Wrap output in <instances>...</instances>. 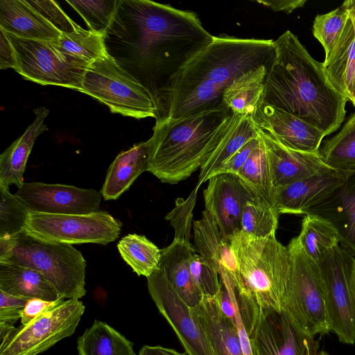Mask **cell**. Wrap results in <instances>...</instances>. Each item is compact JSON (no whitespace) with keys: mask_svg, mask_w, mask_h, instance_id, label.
I'll list each match as a JSON object with an SVG mask.
<instances>
[{"mask_svg":"<svg viewBox=\"0 0 355 355\" xmlns=\"http://www.w3.org/2000/svg\"><path fill=\"white\" fill-rule=\"evenodd\" d=\"M214 38L195 12L149 0H119L104 33L107 54L152 98L155 124L168 119L173 89L184 67Z\"/></svg>","mask_w":355,"mask_h":355,"instance_id":"6da1fadb","label":"cell"},{"mask_svg":"<svg viewBox=\"0 0 355 355\" xmlns=\"http://www.w3.org/2000/svg\"><path fill=\"white\" fill-rule=\"evenodd\" d=\"M275 56L265 80L261 103L291 114L321 130L336 132L345 116L347 98L330 81L291 31L274 40Z\"/></svg>","mask_w":355,"mask_h":355,"instance_id":"7a4b0ae2","label":"cell"},{"mask_svg":"<svg viewBox=\"0 0 355 355\" xmlns=\"http://www.w3.org/2000/svg\"><path fill=\"white\" fill-rule=\"evenodd\" d=\"M275 56L272 40L214 36L180 74L173 89L168 119L221 106L223 92L235 79L261 66L270 67Z\"/></svg>","mask_w":355,"mask_h":355,"instance_id":"3957f363","label":"cell"},{"mask_svg":"<svg viewBox=\"0 0 355 355\" xmlns=\"http://www.w3.org/2000/svg\"><path fill=\"white\" fill-rule=\"evenodd\" d=\"M232 111L224 104L155 124L148 171L162 182L177 184L200 169L227 129Z\"/></svg>","mask_w":355,"mask_h":355,"instance_id":"277c9868","label":"cell"},{"mask_svg":"<svg viewBox=\"0 0 355 355\" xmlns=\"http://www.w3.org/2000/svg\"><path fill=\"white\" fill-rule=\"evenodd\" d=\"M230 242L241 279V286H235L236 298L248 322L261 312L282 311L293 273L287 246L275 234L255 238L241 232Z\"/></svg>","mask_w":355,"mask_h":355,"instance_id":"5b68a950","label":"cell"},{"mask_svg":"<svg viewBox=\"0 0 355 355\" xmlns=\"http://www.w3.org/2000/svg\"><path fill=\"white\" fill-rule=\"evenodd\" d=\"M10 237L11 248L0 261L39 271L65 299L85 295L86 261L72 245L40 239L25 229Z\"/></svg>","mask_w":355,"mask_h":355,"instance_id":"8992f818","label":"cell"},{"mask_svg":"<svg viewBox=\"0 0 355 355\" xmlns=\"http://www.w3.org/2000/svg\"><path fill=\"white\" fill-rule=\"evenodd\" d=\"M78 92L103 103L112 113L137 119L156 118L146 89L107 54L89 64Z\"/></svg>","mask_w":355,"mask_h":355,"instance_id":"52a82bcc","label":"cell"},{"mask_svg":"<svg viewBox=\"0 0 355 355\" xmlns=\"http://www.w3.org/2000/svg\"><path fill=\"white\" fill-rule=\"evenodd\" d=\"M287 248L293 273L282 310L311 336L327 334L330 329L318 263L306 253L297 237L292 239Z\"/></svg>","mask_w":355,"mask_h":355,"instance_id":"ba28073f","label":"cell"},{"mask_svg":"<svg viewBox=\"0 0 355 355\" xmlns=\"http://www.w3.org/2000/svg\"><path fill=\"white\" fill-rule=\"evenodd\" d=\"M3 32L15 51V70L24 79L79 91L89 62L60 51L51 42L21 38Z\"/></svg>","mask_w":355,"mask_h":355,"instance_id":"9c48e42d","label":"cell"},{"mask_svg":"<svg viewBox=\"0 0 355 355\" xmlns=\"http://www.w3.org/2000/svg\"><path fill=\"white\" fill-rule=\"evenodd\" d=\"M322 278L330 331L346 344L355 342L354 257L339 245L318 262Z\"/></svg>","mask_w":355,"mask_h":355,"instance_id":"30bf717a","label":"cell"},{"mask_svg":"<svg viewBox=\"0 0 355 355\" xmlns=\"http://www.w3.org/2000/svg\"><path fill=\"white\" fill-rule=\"evenodd\" d=\"M60 297L26 324L14 327L1 340L0 355H37L75 331L85 311L79 300Z\"/></svg>","mask_w":355,"mask_h":355,"instance_id":"8fae6325","label":"cell"},{"mask_svg":"<svg viewBox=\"0 0 355 355\" xmlns=\"http://www.w3.org/2000/svg\"><path fill=\"white\" fill-rule=\"evenodd\" d=\"M122 223L105 211L87 214L30 212L25 230L42 240L70 245H107L118 239Z\"/></svg>","mask_w":355,"mask_h":355,"instance_id":"7c38bea8","label":"cell"},{"mask_svg":"<svg viewBox=\"0 0 355 355\" xmlns=\"http://www.w3.org/2000/svg\"><path fill=\"white\" fill-rule=\"evenodd\" d=\"M248 334L253 355H318L314 337L282 310L259 313Z\"/></svg>","mask_w":355,"mask_h":355,"instance_id":"4fadbf2b","label":"cell"},{"mask_svg":"<svg viewBox=\"0 0 355 355\" xmlns=\"http://www.w3.org/2000/svg\"><path fill=\"white\" fill-rule=\"evenodd\" d=\"M149 294L176 334L187 355H214L207 336L164 274L157 269L147 277Z\"/></svg>","mask_w":355,"mask_h":355,"instance_id":"5bb4252c","label":"cell"},{"mask_svg":"<svg viewBox=\"0 0 355 355\" xmlns=\"http://www.w3.org/2000/svg\"><path fill=\"white\" fill-rule=\"evenodd\" d=\"M31 212L87 214L100 211L101 193L73 185L24 182L15 194Z\"/></svg>","mask_w":355,"mask_h":355,"instance_id":"9a60e30c","label":"cell"},{"mask_svg":"<svg viewBox=\"0 0 355 355\" xmlns=\"http://www.w3.org/2000/svg\"><path fill=\"white\" fill-rule=\"evenodd\" d=\"M254 194L236 174L220 173L209 178L208 186L203 191L205 210L230 241L241 231L243 207Z\"/></svg>","mask_w":355,"mask_h":355,"instance_id":"2e32d148","label":"cell"},{"mask_svg":"<svg viewBox=\"0 0 355 355\" xmlns=\"http://www.w3.org/2000/svg\"><path fill=\"white\" fill-rule=\"evenodd\" d=\"M304 215L329 222L337 231L341 246L355 256V171L345 172L342 182L311 206Z\"/></svg>","mask_w":355,"mask_h":355,"instance_id":"e0dca14e","label":"cell"},{"mask_svg":"<svg viewBox=\"0 0 355 355\" xmlns=\"http://www.w3.org/2000/svg\"><path fill=\"white\" fill-rule=\"evenodd\" d=\"M252 119L259 129L295 150L317 153L325 137L321 130L300 118L263 103Z\"/></svg>","mask_w":355,"mask_h":355,"instance_id":"ac0fdd59","label":"cell"},{"mask_svg":"<svg viewBox=\"0 0 355 355\" xmlns=\"http://www.w3.org/2000/svg\"><path fill=\"white\" fill-rule=\"evenodd\" d=\"M259 130L268 155L275 189L309 176L335 171L322 160L318 153L289 148L269 132Z\"/></svg>","mask_w":355,"mask_h":355,"instance_id":"d6986e66","label":"cell"},{"mask_svg":"<svg viewBox=\"0 0 355 355\" xmlns=\"http://www.w3.org/2000/svg\"><path fill=\"white\" fill-rule=\"evenodd\" d=\"M344 178V173L332 171L309 176L275 189L273 205L279 214H304Z\"/></svg>","mask_w":355,"mask_h":355,"instance_id":"ffe728a7","label":"cell"},{"mask_svg":"<svg viewBox=\"0 0 355 355\" xmlns=\"http://www.w3.org/2000/svg\"><path fill=\"white\" fill-rule=\"evenodd\" d=\"M190 308L214 355H244L238 330L222 311L216 296L203 295L196 306Z\"/></svg>","mask_w":355,"mask_h":355,"instance_id":"44dd1931","label":"cell"},{"mask_svg":"<svg viewBox=\"0 0 355 355\" xmlns=\"http://www.w3.org/2000/svg\"><path fill=\"white\" fill-rule=\"evenodd\" d=\"M195 251L209 261L218 272H227L239 287L241 279L231 242L220 232L212 216L204 210L202 218L193 223Z\"/></svg>","mask_w":355,"mask_h":355,"instance_id":"7402d4cb","label":"cell"},{"mask_svg":"<svg viewBox=\"0 0 355 355\" xmlns=\"http://www.w3.org/2000/svg\"><path fill=\"white\" fill-rule=\"evenodd\" d=\"M196 252L191 242L173 239L168 247L161 250L159 266L180 297L191 308L196 306L203 297L189 268L190 260Z\"/></svg>","mask_w":355,"mask_h":355,"instance_id":"603a6c76","label":"cell"},{"mask_svg":"<svg viewBox=\"0 0 355 355\" xmlns=\"http://www.w3.org/2000/svg\"><path fill=\"white\" fill-rule=\"evenodd\" d=\"M0 28L21 38L51 42L62 34L26 0L0 1Z\"/></svg>","mask_w":355,"mask_h":355,"instance_id":"cb8c5ba5","label":"cell"},{"mask_svg":"<svg viewBox=\"0 0 355 355\" xmlns=\"http://www.w3.org/2000/svg\"><path fill=\"white\" fill-rule=\"evenodd\" d=\"M150 152V138L116 157L108 168L101 190L105 200L118 199L141 173L148 171Z\"/></svg>","mask_w":355,"mask_h":355,"instance_id":"d4e9b609","label":"cell"},{"mask_svg":"<svg viewBox=\"0 0 355 355\" xmlns=\"http://www.w3.org/2000/svg\"><path fill=\"white\" fill-rule=\"evenodd\" d=\"M35 119L22 135L15 139L0 156V185L9 188L15 184L19 189L24 182L27 161L37 137L47 130L44 123L49 110L42 106L33 110Z\"/></svg>","mask_w":355,"mask_h":355,"instance_id":"484cf974","label":"cell"},{"mask_svg":"<svg viewBox=\"0 0 355 355\" xmlns=\"http://www.w3.org/2000/svg\"><path fill=\"white\" fill-rule=\"evenodd\" d=\"M259 137V130L251 116L233 113L224 135L200 169L197 186L208 181L245 144Z\"/></svg>","mask_w":355,"mask_h":355,"instance_id":"4316f807","label":"cell"},{"mask_svg":"<svg viewBox=\"0 0 355 355\" xmlns=\"http://www.w3.org/2000/svg\"><path fill=\"white\" fill-rule=\"evenodd\" d=\"M0 290L29 300L55 301L62 297L41 272L10 262L0 261Z\"/></svg>","mask_w":355,"mask_h":355,"instance_id":"83f0119b","label":"cell"},{"mask_svg":"<svg viewBox=\"0 0 355 355\" xmlns=\"http://www.w3.org/2000/svg\"><path fill=\"white\" fill-rule=\"evenodd\" d=\"M323 66L334 87L350 101L355 75V26L349 17Z\"/></svg>","mask_w":355,"mask_h":355,"instance_id":"f1b7e54d","label":"cell"},{"mask_svg":"<svg viewBox=\"0 0 355 355\" xmlns=\"http://www.w3.org/2000/svg\"><path fill=\"white\" fill-rule=\"evenodd\" d=\"M269 67L261 66L235 79L223 94V103L233 113L255 114L261 103Z\"/></svg>","mask_w":355,"mask_h":355,"instance_id":"f546056e","label":"cell"},{"mask_svg":"<svg viewBox=\"0 0 355 355\" xmlns=\"http://www.w3.org/2000/svg\"><path fill=\"white\" fill-rule=\"evenodd\" d=\"M79 355H137L133 343L107 323L95 320L77 340Z\"/></svg>","mask_w":355,"mask_h":355,"instance_id":"4dcf8cb0","label":"cell"},{"mask_svg":"<svg viewBox=\"0 0 355 355\" xmlns=\"http://www.w3.org/2000/svg\"><path fill=\"white\" fill-rule=\"evenodd\" d=\"M318 154L333 170L343 173L355 171V112L338 133L322 142Z\"/></svg>","mask_w":355,"mask_h":355,"instance_id":"1f68e13d","label":"cell"},{"mask_svg":"<svg viewBox=\"0 0 355 355\" xmlns=\"http://www.w3.org/2000/svg\"><path fill=\"white\" fill-rule=\"evenodd\" d=\"M122 259L138 276L146 278L159 269L161 250L144 235L129 234L117 244Z\"/></svg>","mask_w":355,"mask_h":355,"instance_id":"d6a6232c","label":"cell"},{"mask_svg":"<svg viewBox=\"0 0 355 355\" xmlns=\"http://www.w3.org/2000/svg\"><path fill=\"white\" fill-rule=\"evenodd\" d=\"M297 239L306 253L317 263L340 241L336 230L329 222L312 215H305Z\"/></svg>","mask_w":355,"mask_h":355,"instance_id":"836d02e7","label":"cell"},{"mask_svg":"<svg viewBox=\"0 0 355 355\" xmlns=\"http://www.w3.org/2000/svg\"><path fill=\"white\" fill-rule=\"evenodd\" d=\"M279 213L270 202L254 194L246 202L241 215V232L255 238L275 235Z\"/></svg>","mask_w":355,"mask_h":355,"instance_id":"e575fe53","label":"cell"},{"mask_svg":"<svg viewBox=\"0 0 355 355\" xmlns=\"http://www.w3.org/2000/svg\"><path fill=\"white\" fill-rule=\"evenodd\" d=\"M236 175L253 193L273 205L275 188L268 155L261 138Z\"/></svg>","mask_w":355,"mask_h":355,"instance_id":"d590c367","label":"cell"},{"mask_svg":"<svg viewBox=\"0 0 355 355\" xmlns=\"http://www.w3.org/2000/svg\"><path fill=\"white\" fill-rule=\"evenodd\" d=\"M52 43L60 51L89 63L107 54L104 34L85 30L79 25L75 31L62 33L60 38Z\"/></svg>","mask_w":355,"mask_h":355,"instance_id":"8d00e7d4","label":"cell"},{"mask_svg":"<svg viewBox=\"0 0 355 355\" xmlns=\"http://www.w3.org/2000/svg\"><path fill=\"white\" fill-rule=\"evenodd\" d=\"M31 211L9 188L0 185V238L15 236L25 229Z\"/></svg>","mask_w":355,"mask_h":355,"instance_id":"74e56055","label":"cell"},{"mask_svg":"<svg viewBox=\"0 0 355 355\" xmlns=\"http://www.w3.org/2000/svg\"><path fill=\"white\" fill-rule=\"evenodd\" d=\"M349 13L345 6H340L326 14L318 15L313 24V36L324 48L325 58H328L340 37Z\"/></svg>","mask_w":355,"mask_h":355,"instance_id":"f35d334b","label":"cell"},{"mask_svg":"<svg viewBox=\"0 0 355 355\" xmlns=\"http://www.w3.org/2000/svg\"><path fill=\"white\" fill-rule=\"evenodd\" d=\"M84 19L89 30L104 34L116 12L119 0L66 1Z\"/></svg>","mask_w":355,"mask_h":355,"instance_id":"ab89813d","label":"cell"},{"mask_svg":"<svg viewBox=\"0 0 355 355\" xmlns=\"http://www.w3.org/2000/svg\"><path fill=\"white\" fill-rule=\"evenodd\" d=\"M198 189L196 185L186 199L178 198L174 208L166 216L175 230L174 239L190 242L193 210Z\"/></svg>","mask_w":355,"mask_h":355,"instance_id":"60d3db41","label":"cell"},{"mask_svg":"<svg viewBox=\"0 0 355 355\" xmlns=\"http://www.w3.org/2000/svg\"><path fill=\"white\" fill-rule=\"evenodd\" d=\"M191 276L205 296L215 297L220 291V275L216 267L209 260L195 253L189 263Z\"/></svg>","mask_w":355,"mask_h":355,"instance_id":"b9f144b4","label":"cell"},{"mask_svg":"<svg viewBox=\"0 0 355 355\" xmlns=\"http://www.w3.org/2000/svg\"><path fill=\"white\" fill-rule=\"evenodd\" d=\"M26 1L61 33H71L76 31L78 24L67 15L56 1L52 0Z\"/></svg>","mask_w":355,"mask_h":355,"instance_id":"7bdbcfd3","label":"cell"},{"mask_svg":"<svg viewBox=\"0 0 355 355\" xmlns=\"http://www.w3.org/2000/svg\"><path fill=\"white\" fill-rule=\"evenodd\" d=\"M29 299L10 295L0 290V322L14 325L21 318Z\"/></svg>","mask_w":355,"mask_h":355,"instance_id":"ee69618b","label":"cell"},{"mask_svg":"<svg viewBox=\"0 0 355 355\" xmlns=\"http://www.w3.org/2000/svg\"><path fill=\"white\" fill-rule=\"evenodd\" d=\"M260 140L261 137L259 135V137L249 141L227 161H226L213 175L227 173L236 174L250 157L252 152L259 144Z\"/></svg>","mask_w":355,"mask_h":355,"instance_id":"f6af8a7d","label":"cell"},{"mask_svg":"<svg viewBox=\"0 0 355 355\" xmlns=\"http://www.w3.org/2000/svg\"><path fill=\"white\" fill-rule=\"evenodd\" d=\"M59 299L55 301H47L40 298L28 300L21 318V324H26L40 316L46 310L53 306Z\"/></svg>","mask_w":355,"mask_h":355,"instance_id":"bcb514c9","label":"cell"},{"mask_svg":"<svg viewBox=\"0 0 355 355\" xmlns=\"http://www.w3.org/2000/svg\"><path fill=\"white\" fill-rule=\"evenodd\" d=\"M0 69H6L16 66L13 47L3 31L0 29Z\"/></svg>","mask_w":355,"mask_h":355,"instance_id":"7dc6e473","label":"cell"},{"mask_svg":"<svg viewBox=\"0 0 355 355\" xmlns=\"http://www.w3.org/2000/svg\"><path fill=\"white\" fill-rule=\"evenodd\" d=\"M255 1L275 12L282 11L289 14L297 8L304 7L306 0H257Z\"/></svg>","mask_w":355,"mask_h":355,"instance_id":"c3c4849f","label":"cell"},{"mask_svg":"<svg viewBox=\"0 0 355 355\" xmlns=\"http://www.w3.org/2000/svg\"><path fill=\"white\" fill-rule=\"evenodd\" d=\"M138 355H186L173 349L162 346L144 345L139 350Z\"/></svg>","mask_w":355,"mask_h":355,"instance_id":"681fc988","label":"cell"},{"mask_svg":"<svg viewBox=\"0 0 355 355\" xmlns=\"http://www.w3.org/2000/svg\"><path fill=\"white\" fill-rule=\"evenodd\" d=\"M343 4L348 11L349 17L355 26V0L345 1Z\"/></svg>","mask_w":355,"mask_h":355,"instance_id":"f907efd6","label":"cell"},{"mask_svg":"<svg viewBox=\"0 0 355 355\" xmlns=\"http://www.w3.org/2000/svg\"><path fill=\"white\" fill-rule=\"evenodd\" d=\"M350 102L355 107V75H354V81H353L352 93V98H351Z\"/></svg>","mask_w":355,"mask_h":355,"instance_id":"816d5d0a","label":"cell"},{"mask_svg":"<svg viewBox=\"0 0 355 355\" xmlns=\"http://www.w3.org/2000/svg\"><path fill=\"white\" fill-rule=\"evenodd\" d=\"M353 281H354V291H355V266H354V272H353Z\"/></svg>","mask_w":355,"mask_h":355,"instance_id":"f5cc1de1","label":"cell"},{"mask_svg":"<svg viewBox=\"0 0 355 355\" xmlns=\"http://www.w3.org/2000/svg\"><path fill=\"white\" fill-rule=\"evenodd\" d=\"M318 355H329L326 352L322 351Z\"/></svg>","mask_w":355,"mask_h":355,"instance_id":"db71d44e","label":"cell"}]
</instances>
